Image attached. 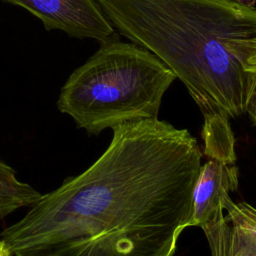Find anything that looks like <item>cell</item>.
<instances>
[{
    "instance_id": "3",
    "label": "cell",
    "mask_w": 256,
    "mask_h": 256,
    "mask_svg": "<svg viewBox=\"0 0 256 256\" xmlns=\"http://www.w3.org/2000/svg\"><path fill=\"white\" fill-rule=\"evenodd\" d=\"M111 37L71 73L57 100L58 110L89 134L157 118L162 98L176 79L150 51Z\"/></svg>"
},
{
    "instance_id": "2",
    "label": "cell",
    "mask_w": 256,
    "mask_h": 256,
    "mask_svg": "<svg viewBox=\"0 0 256 256\" xmlns=\"http://www.w3.org/2000/svg\"><path fill=\"white\" fill-rule=\"evenodd\" d=\"M113 28L166 64L204 117L246 113L256 87V7L242 0H95Z\"/></svg>"
},
{
    "instance_id": "4",
    "label": "cell",
    "mask_w": 256,
    "mask_h": 256,
    "mask_svg": "<svg viewBox=\"0 0 256 256\" xmlns=\"http://www.w3.org/2000/svg\"><path fill=\"white\" fill-rule=\"evenodd\" d=\"M22 7L38 18L45 30H60L69 37L110 38L114 28L95 0H1Z\"/></svg>"
},
{
    "instance_id": "7",
    "label": "cell",
    "mask_w": 256,
    "mask_h": 256,
    "mask_svg": "<svg viewBox=\"0 0 256 256\" xmlns=\"http://www.w3.org/2000/svg\"><path fill=\"white\" fill-rule=\"evenodd\" d=\"M212 256H256V250L232 228L225 216L202 227Z\"/></svg>"
},
{
    "instance_id": "8",
    "label": "cell",
    "mask_w": 256,
    "mask_h": 256,
    "mask_svg": "<svg viewBox=\"0 0 256 256\" xmlns=\"http://www.w3.org/2000/svg\"><path fill=\"white\" fill-rule=\"evenodd\" d=\"M226 220L233 230L256 250V208L247 202L235 203L229 197L224 204Z\"/></svg>"
},
{
    "instance_id": "1",
    "label": "cell",
    "mask_w": 256,
    "mask_h": 256,
    "mask_svg": "<svg viewBox=\"0 0 256 256\" xmlns=\"http://www.w3.org/2000/svg\"><path fill=\"white\" fill-rule=\"evenodd\" d=\"M112 130L88 169L42 195L1 232L12 254L79 238L94 256H174L201 166L197 140L158 118Z\"/></svg>"
},
{
    "instance_id": "9",
    "label": "cell",
    "mask_w": 256,
    "mask_h": 256,
    "mask_svg": "<svg viewBox=\"0 0 256 256\" xmlns=\"http://www.w3.org/2000/svg\"><path fill=\"white\" fill-rule=\"evenodd\" d=\"M246 113L249 115L251 121L256 126V87L253 90L250 99L248 101L247 107H246Z\"/></svg>"
},
{
    "instance_id": "10",
    "label": "cell",
    "mask_w": 256,
    "mask_h": 256,
    "mask_svg": "<svg viewBox=\"0 0 256 256\" xmlns=\"http://www.w3.org/2000/svg\"><path fill=\"white\" fill-rule=\"evenodd\" d=\"M0 256H13L2 239L0 240Z\"/></svg>"
},
{
    "instance_id": "6",
    "label": "cell",
    "mask_w": 256,
    "mask_h": 256,
    "mask_svg": "<svg viewBox=\"0 0 256 256\" xmlns=\"http://www.w3.org/2000/svg\"><path fill=\"white\" fill-rule=\"evenodd\" d=\"M42 194L31 185L21 182L16 171L0 159V219L22 207H32Z\"/></svg>"
},
{
    "instance_id": "5",
    "label": "cell",
    "mask_w": 256,
    "mask_h": 256,
    "mask_svg": "<svg viewBox=\"0 0 256 256\" xmlns=\"http://www.w3.org/2000/svg\"><path fill=\"white\" fill-rule=\"evenodd\" d=\"M238 188V167L208 158L201 166L193 190L192 208L185 229L203 226L222 218L229 193Z\"/></svg>"
}]
</instances>
